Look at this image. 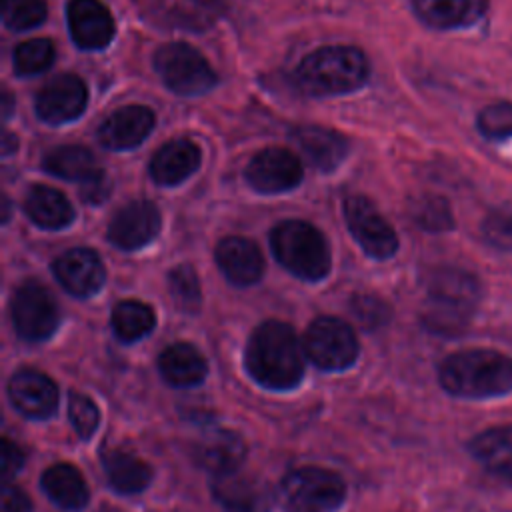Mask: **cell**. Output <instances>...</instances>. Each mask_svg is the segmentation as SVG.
Instances as JSON below:
<instances>
[{"label": "cell", "instance_id": "28", "mask_svg": "<svg viewBox=\"0 0 512 512\" xmlns=\"http://www.w3.org/2000/svg\"><path fill=\"white\" fill-rule=\"evenodd\" d=\"M42 168L62 180L86 182L100 172L92 152L78 144L56 146L42 158Z\"/></svg>", "mask_w": 512, "mask_h": 512}, {"label": "cell", "instance_id": "29", "mask_svg": "<svg viewBox=\"0 0 512 512\" xmlns=\"http://www.w3.org/2000/svg\"><path fill=\"white\" fill-rule=\"evenodd\" d=\"M104 472L112 488L122 494H138L152 480V468L126 450H110L104 456Z\"/></svg>", "mask_w": 512, "mask_h": 512}, {"label": "cell", "instance_id": "38", "mask_svg": "<svg viewBox=\"0 0 512 512\" xmlns=\"http://www.w3.org/2000/svg\"><path fill=\"white\" fill-rule=\"evenodd\" d=\"M482 234L486 242L498 250L512 252V212H492L482 222Z\"/></svg>", "mask_w": 512, "mask_h": 512}, {"label": "cell", "instance_id": "20", "mask_svg": "<svg viewBox=\"0 0 512 512\" xmlns=\"http://www.w3.org/2000/svg\"><path fill=\"white\" fill-rule=\"evenodd\" d=\"M216 264L228 282L252 286L264 272V258L258 246L242 236H228L216 246Z\"/></svg>", "mask_w": 512, "mask_h": 512}, {"label": "cell", "instance_id": "3", "mask_svg": "<svg viewBox=\"0 0 512 512\" xmlns=\"http://www.w3.org/2000/svg\"><path fill=\"white\" fill-rule=\"evenodd\" d=\"M368 60L354 46H324L308 54L296 68L298 86L312 96H340L368 80Z\"/></svg>", "mask_w": 512, "mask_h": 512}, {"label": "cell", "instance_id": "10", "mask_svg": "<svg viewBox=\"0 0 512 512\" xmlns=\"http://www.w3.org/2000/svg\"><path fill=\"white\" fill-rule=\"evenodd\" d=\"M344 220L352 238L368 256L386 260L398 250L394 228L366 196L354 194L344 200Z\"/></svg>", "mask_w": 512, "mask_h": 512}, {"label": "cell", "instance_id": "40", "mask_svg": "<svg viewBox=\"0 0 512 512\" xmlns=\"http://www.w3.org/2000/svg\"><path fill=\"white\" fill-rule=\"evenodd\" d=\"M110 194V182L106 180L104 172L100 170L96 176H92L90 180L82 182V188H80V196L90 202V204H100L108 198Z\"/></svg>", "mask_w": 512, "mask_h": 512}, {"label": "cell", "instance_id": "30", "mask_svg": "<svg viewBox=\"0 0 512 512\" xmlns=\"http://www.w3.org/2000/svg\"><path fill=\"white\" fill-rule=\"evenodd\" d=\"M110 324L122 342H136L152 332L156 316L154 310L140 300H122L114 306Z\"/></svg>", "mask_w": 512, "mask_h": 512}, {"label": "cell", "instance_id": "7", "mask_svg": "<svg viewBox=\"0 0 512 512\" xmlns=\"http://www.w3.org/2000/svg\"><path fill=\"white\" fill-rule=\"evenodd\" d=\"M154 68L166 88L180 96H198L216 84L208 60L186 42H170L156 50Z\"/></svg>", "mask_w": 512, "mask_h": 512}, {"label": "cell", "instance_id": "2", "mask_svg": "<svg viewBox=\"0 0 512 512\" xmlns=\"http://www.w3.org/2000/svg\"><path fill=\"white\" fill-rule=\"evenodd\" d=\"M304 354V344L288 324L268 320L248 340L246 368L258 384L272 390H288L304 376Z\"/></svg>", "mask_w": 512, "mask_h": 512}, {"label": "cell", "instance_id": "9", "mask_svg": "<svg viewBox=\"0 0 512 512\" xmlns=\"http://www.w3.org/2000/svg\"><path fill=\"white\" fill-rule=\"evenodd\" d=\"M304 352L322 370H344L356 362L358 340L344 320L320 316L304 334Z\"/></svg>", "mask_w": 512, "mask_h": 512}, {"label": "cell", "instance_id": "22", "mask_svg": "<svg viewBox=\"0 0 512 512\" xmlns=\"http://www.w3.org/2000/svg\"><path fill=\"white\" fill-rule=\"evenodd\" d=\"M246 456L244 440L232 430H208L194 444L196 462L216 474L238 470Z\"/></svg>", "mask_w": 512, "mask_h": 512}, {"label": "cell", "instance_id": "26", "mask_svg": "<svg viewBox=\"0 0 512 512\" xmlns=\"http://www.w3.org/2000/svg\"><path fill=\"white\" fill-rule=\"evenodd\" d=\"M26 216L44 230H60L72 224L74 208L70 200L56 188L36 184L24 198Z\"/></svg>", "mask_w": 512, "mask_h": 512}, {"label": "cell", "instance_id": "34", "mask_svg": "<svg viewBox=\"0 0 512 512\" xmlns=\"http://www.w3.org/2000/svg\"><path fill=\"white\" fill-rule=\"evenodd\" d=\"M412 218L424 230H430V232H444L454 226L448 202L442 196H434V194H426L414 200Z\"/></svg>", "mask_w": 512, "mask_h": 512}, {"label": "cell", "instance_id": "16", "mask_svg": "<svg viewBox=\"0 0 512 512\" xmlns=\"http://www.w3.org/2000/svg\"><path fill=\"white\" fill-rule=\"evenodd\" d=\"M8 396L12 406L26 418H50L58 408L56 384L34 368H22L10 378Z\"/></svg>", "mask_w": 512, "mask_h": 512}, {"label": "cell", "instance_id": "19", "mask_svg": "<svg viewBox=\"0 0 512 512\" xmlns=\"http://www.w3.org/2000/svg\"><path fill=\"white\" fill-rule=\"evenodd\" d=\"M290 138L304 152L308 162L322 172L338 168L348 156L350 148L344 134L316 124H302L292 128Z\"/></svg>", "mask_w": 512, "mask_h": 512}, {"label": "cell", "instance_id": "24", "mask_svg": "<svg viewBox=\"0 0 512 512\" xmlns=\"http://www.w3.org/2000/svg\"><path fill=\"white\" fill-rule=\"evenodd\" d=\"M468 450L490 474L512 482V424L482 430L468 442Z\"/></svg>", "mask_w": 512, "mask_h": 512}, {"label": "cell", "instance_id": "12", "mask_svg": "<svg viewBox=\"0 0 512 512\" xmlns=\"http://www.w3.org/2000/svg\"><path fill=\"white\" fill-rule=\"evenodd\" d=\"M88 102V90L80 76L60 74L48 80L36 94V114L48 124L76 120Z\"/></svg>", "mask_w": 512, "mask_h": 512}, {"label": "cell", "instance_id": "8", "mask_svg": "<svg viewBox=\"0 0 512 512\" xmlns=\"http://www.w3.org/2000/svg\"><path fill=\"white\" fill-rule=\"evenodd\" d=\"M14 330L28 342H42L60 324V308L50 290L38 280L22 282L10 302Z\"/></svg>", "mask_w": 512, "mask_h": 512}, {"label": "cell", "instance_id": "18", "mask_svg": "<svg viewBox=\"0 0 512 512\" xmlns=\"http://www.w3.org/2000/svg\"><path fill=\"white\" fill-rule=\"evenodd\" d=\"M154 112L140 104L114 110L98 128V140L110 150H130L142 144L154 128Z\"/></svg>", "mask_w": 512, "mask_h": 512}, {"label": "cell", "instance_id": "21", "mask_svg": "<svg viewBox=\"0 0 512 512\" xmlns=\"http://www.w3.org/2000/svg\"><path fill=\"white\" fill-rule=\"evenodd\" d=\"M200 148L188 138H174L160 146L150 160V176L160 186H176L200 166Z\"/></svg>", "mask_w": 512, "mask_h": 512}, {"label": "cell", "instance_id": "27", "mask_svg": "<svg viewBox=\"0 0 512 512\" xmlns=\"http://www.w3.org/2000/svg\"><path fill=\"white\" fill-rule=\"evenodd\" d=\"M40 482L46 496L64 510H80L88 504V486L72 464L58 462L50 466L44 470Z\"/></svg>", "mask_w": 512, "mask_h": 512}, {"label": "cell", "instance_id": "13", "mask_svg": "<svg viewBox=\"0 0 512 512\" xmlns=\"http://www.w3.org/2000/svg\"><path fill=\"white\" fill-rule=\"evenodd\" d=\"M160 224V212L150 200H134L110 220L108 240L120 250H138L156 238Z\"/></svg>", "mask_w": 512, "mask_h": 512}, {"label": "cell", "instance_id": "32", "mask_svg": "<svg viewBox=\"0 0 512 512\" xmlns=\"http://www.w3.org/2000/svg\"><path fill=\"white\" fill-rule=\"evenodd\" d=\"M170 20L188 30H200L214 22V18L222 12L220 0H170L168 4Z\"/></svg>", "mask_w": 512, "mask_h": 512}, {"label": "cell", "instance_id": "41", "mask_svg": "<svg viewBox=\"0 0 512 512\" xmlns=\"http://www.w3.org/2000/svg\"><path fill=\"white\" fill-rule=\"evenodd\" d=\"M24 464V452L10 442L8 438L2 440V476L4 480H10Z\"/></svg>", "mask_w": 512, "mask_h": 512}, {"label": "cell", "instance_id": "35", "mask_svg": "<svg viewBox=\"0 0 512 512\" xmlns=\"http://www.w3.org/2000/svg\"><path fill=\"white\" fill-rule=\"evenodd\" d=\"M46 0H6L2 20L10 30H30L44 22Z\"/></svg>", "mask_w": 512, "mask_h": 512}, {"label": "cell", "instance_id": "39", "mask_svg": "<svg viewBox=\"0 0 512 512\" xmlns=\"http://www.w3.org/2000/svg\"><path fill=\"white\" fill-rule=\"evenodd\" d=\"M350 308L354 310L356 318L364 324V326H380L386 322L388 318V308L382 300L374 298V296H368V294H356L352 300H350Z\"/></svg>", "mask_w": 512, "mask_h": 512}, {"label": "cell", "instance_id": "31", "mask_svg": "<svg viewBox=\"0 0 512 512\" xmlns=\"http://www.w3.org/2000/svg\"><path fill=\"white\" fill-rule=\"evenodd\" d=\"M54 44L48 38L24 40L14 48L12 64L18 76H36L54 64Z\"/></svg>", "mask_w": 512, "mask_h": 512}, {"label": "cell", "instance_id": "37", "mask_svg": "<svg viewBox=\"0 0 512 512\" xmlns=\"http://www.w3.org/2000/svg\"><path fill=\"white\" fill-rule=\"evenodd\" d=\"M68 414H70V422L80 438H90L100 422L98 408L86 394H80V392H70Z\"/></svg>", "mask_w": 512, "mask_h": 512}, {"label": "cell", "instance_id": "36", "mask_svg": "<svg viewBox=\"0 0 512 512\" xmlns=\"http://www.w3.org/2000/svg\"><path fill=\"white\" fill-rule=\"evenodd\" d=\"M478 130L486 138H510L512 136V102H498L486 106L478 116Z\"/></svg>", "mask_w": 512, "mask_h": 512}, {"label": "cell", "instance_id": "23", "mask_svg": "<svg viewBox=\"0 0 512 512\" xmlns=\"http://www.w3.org/2000/svg\"><path fill=\"white\" fill-rule=\"evenodd\" d=\"M412 6L424 24L452 30L478 22L488 10V0H412Z\"/></svg>", "mask_w": 512, "mask_h": 512}, {"label": "cell", "instance_id": "43", "mask_svg": "<svg viewBox=\"0 0 512 512\" xmlns=\"http://www.w3.org/2000/svg\"><path fill=\"white\" fill-rule=\"evenodd\" d=\"M10 108H12V100H10V94L6 92V94H4V118H8Z\"/></svg>", "mask_w": 512, "mask_h": 512}, {"label": "cell", "instance_id": "4", "mask_svg": "<svg viewBox=\"0 0 512 512\" xmlns=\"http://www.w3.org/2000/svg\"><path fill=\"white\" fill-rule=\"evenodd\" d=\"M480 300L478 280L460 268H440L428 280L424 324L438 334H456L466 328Z\"/></svg>", "mask_w": 512, "mask_h": 512}, {"label": "cell", "instance_id": "6", "mask_svg": "<svg viewBox=\"0 0 512 512\" xmlns=\"http://www.w3.org/2000/svg\"><path fill=\"white\" fill-rule=\"evenodd\" d=\"M344 496L342 478L316 466L288 472L278 488V500L286 512H334Z\"/></svg>", "mask_w": 512, "mask_h": 512}, {"label": "cell", "instance_id": "42", "mask_svg": "<svg viewBox=\"0 0 512 512\" xmlns=\"http://www.w3.org/2000/svg\"><path fill=\"white\" fill-rule=\"evenodd\" d=\"M2 508H4V512H30L32 502L22 488H18L14 484H6L4 496H2Z\"/></svg>", "mask_w": 512, "mask_h": 512}, {"label": "cell", "instance_id": "5", "mask_svg": "<svg viewBox=\"0 0 512 512\" xmlns=\"http://www.w3.org/2000/svg\"><path fill=\"white\" fill-rule=\"evenodd\" d=\"M274 258L296 278L316 282L330 272L332 256L324 234L304 220H284L270 232Z\"/></svg>", "mask_w": 512, "mask_h": 512}, {"label": "cell", "instance_id": "17", "mask_svg": "<svg viewBox=\"0 0 512 512\" xmlns=\"http://www.w3.org/2000/svg\"><path fill=\"white\" fill-rule=\"evenodd\" d=\"M212 494L226 512H270L272 508L270 488L262 480L238 470L216 474Z\"/></svg>", "mask_w": 512, "mask_h": 512}, {"label": "cell", "instance_id": "11", "mask_svg": "<svg viewBox=\"0 0 512 512\" xmlns=\"http://www.w3.org/2000/svg\"><path fill=\"white\" fill-rule=\"evenodd\" d=\"M304 170L300 158L288 148L272 146L256 152L246 166L248 184L262 194H280L302 182Z\"/></svg>", "mask_w": 512, "mask_h": 512}, {"label": "cell", "instance_id": "25", "mask_svg": "<svg viewBox=\"0 0 512 512\" xmlns=\"http://www.w3.org/2000/svg\"><path fill=\"white\" fill-rule=\"evenodd\" d=\"M158 370L160 376L176 388L198 386L208 374L204 356L186 342H176L164 348L158 356Z\"/></svg>", "mask_w": 512, "mask_h": 512}, {"label": "cell", "instance_id": "14", "mask_svg": "<svg viewBox=\"0 0 512 512\" xmlns=\"http://www.w3.org/2000/svg\"><path fill=\"white\" fill-rule=\"evenodd\" d=\"M52 272L60 286L76 298H88L96 294L106 280L104 264L100 256L90 248L66 250L54 260Z\"/></svg>", "mask_w": 512, "mask_h": 512}, {"label": "cell", "instance_id": "15", "mask_svg": "<svg viewBox=\"0 0 512 512\" xmlns=\"http://www.w3.org/2000/svg\"><path fill=\"white\" fill-rule=\"evenodd\" d=\"M66 20L74 44L82 50L106 48L116 32L114 18L100 0H70Z\"/></svg>", "mask_w": 512, "mask_h": 512}, {"label": "cell", "instance_id": "1", "mask_svg": "<svg viewBox=\"0 0 512 512\" xmlns=\"http://www.w3.org/2000/svg\"><path fill=\"white\" fill-rule=\"evenodd\" d=\"M442 388L458 398L486 400L512 392V356L494 348H466L438 366Z\"/></svg>", "mask_w": 512, "mask_h": 512}, {"label": "cell", "instance_id": "33", "mask_svg": "<svg viewBox=\"0 0 512 512\" xmlns=\"http://www.w3.org/2000/svg\"><path fill=\"white\" fill-rule=\"evenodd\" d=\"M168 290L174 304L182 312H196L200 308V282L198 274L190 264H180L168 274Z\"/></svg>", "mask_w": 512, "mask_h": 512}]
</instances>
